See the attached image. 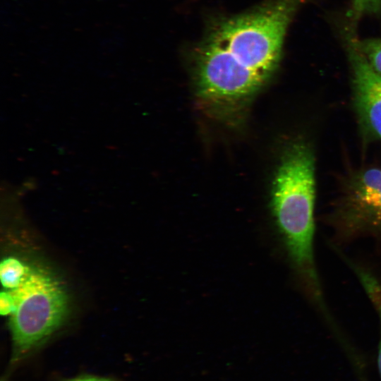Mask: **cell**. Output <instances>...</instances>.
I'll use <instances>...</instances> for the list:
<instances>
[{
  "instance_id": "cell-1",
  "label": "cell",
  "mask_w": 381,
  "mask_h": 381,
  "mask_svg": "<svg viewBox=\"0 0 381 381\" xmlns=\"http://www.w3.org/2000/svg\"><path fill=\"white\" fill-rule=\"evenodd\" d=\"M272 206L290 257L310 292L321 301L315 262V161L303 143L292 145L284 154L274 179Z\"/></svg>"
},
{
  "instance_id": "cell-2",
  "label": "cell",
  "mask_w": 381,
  "mask_h": 381,
  "mask_svg": "<svg viewBox=\"0 0 381 381\" xmlns=\"http://www.w3.org/2000/svg\"><path fill=\"white\" fill-rule=\"evenodd\" d=\"M299 0H278L220 23L208 38L265 80L276 69Z\"/></svg>"
},
{
  "instance_id": "cell-3",
  "label": "cell",
  "mask_w": 381,
  "mask_h": 381,
  "mask_svg": "<svg viewBox=\"0 0 381 381\" xmlns=\"http://www.w3.org/2000/svg\"><path fill=\"white\" fill-rule=\"evenodd\" d=\"M9 291L16 303L9 322L12 361L16 363L44 343L63 325L68 314V299L56 277L37 265H28L21 284Z\"/></svg>"
},
{
  "instance_id": "cell-4",
  "label": "cell",
  "mask_w": 381,
  "mask_h": 381,
  "mask_svg": "<svg viewBox=\"0 0 381 381\" xmlns=\"http://www.w3.org/2000/svg\"><path fill=\"white\" fill-rule=\"evenodd\" d=\"M199 95L212 103L243 100L258 90L265 79L238 63L224 48L207 38L198 54Z\"/></svg>"
},
{
  "instance_id": "cell-5",
  "label": "cell",
  "mask_w": 381,
  "mask_h": 381,
  "mask_svg": "<svg viewBox=\"0 0 381 381\" xmlns=\"http://www.w3.org/2000/svg\"><path fill=\"white\" fill-rule=\"evenodd\" d=\"M334 227L344 238L381 234V171L370 169L351 181L334 218Z\"/></svg>"
},
{
  "instance_id": "cell-6",
  "label": "cell",
  "mask_w": 381,
  "mask_h": 381,
  "mask_svg": "<svg viewBox=\"0 0 381 381\" xmlns=\"http://www.w3.org/2000/svg\"><path fill=\"white\" fill-rule=\"evenodd\" d=\"M348 52L358 114L368 129L381 138V74L370 66L351 42Z\"/></svg>"
},
{
  "instance_id": "cell-7",
  "label": "cell",
  "mask_w": 381,
  "mask_h": 381,
  "mask_svg": "<svg viewBox=\"0 0 381 381\" xmlns=\"http://www.w3.org/2000/svg\"><path fill=\"white\" fill-rule=\"evenodd\" d=\"M28 265L13 257L4 259L0 265V278L5 290L16 289L23 280Z\"/></svg>"
},
{
  "instance_id": "cell-8",
  "label": "cell",
  "mask_w": 381,
  "mask_h": 381,
  "mask_svg": "<svg viewBox=\"0 0 381 381\" xmlns=\"http://www.w3.org/2000/svg\"><path fill=\"white\" fill-rule=\"evenodd\" d=\"M350 42L365 57L370 66L381 74V39L373 38Z\"/></svg>"
},
{
  "instance_id": "cell-9",
  "label": "cell",
  "mask_w": 381,
  "mask_h": 381,
  "mask_svg": "<svg viewBox=\"0 0 381 381\" xmlns=\"http://www.w3.org/2000/svg\"><path fill=\"white\" fill-rule=\"evenodd\" d=\"M380 12L381 0H352V13L356 17Z\"/></svg>"
},
{
  "instance_id": "cell-10",
  "label": "cell",
  "mask_w": 381,
  "mask_h": 381,
  "mask_svg": "<svg viewBox=\"0 0 381 381\" xmlns=\"http://www.w3.org/2000/svg\"><path fill=\"white\" fill-rule=\"evenodd\" d=\"M16 307L15 300L12 294L7 290L0 294V313L2 315H11Z\"/></svg>"
},
{
  "instance_id": "cell-11",
  "label": "cell",
  "mask_w": 381,
  "mask_h": 381,
  "mask_svg": "<svg viewBox=\"0 0 381 381\" xmlns=\"http://www.w3.org/2000/svg\"><path fill=\"white\" fill-rule=\"evenodd\" d=\"M66 381H114L111 379L93 375H83L67 380Z\"/></svg>"
},
{
  "instance_id": "cell-12",
  "label": "cell",
  "mask_w": 381,
  "mask_h": 381,
  "mask_svg": "<svg viewBox=\"0 0 381 381\" xmlns=\"http://www.w3.org/2000/svg\"><path fill=\"white\" fill-rule=\"evenodd\" d=\"M377 308H378L379 315H380V322H381V304L377 306ZM378 368H379L380 375V377H381V340H380V347H379Z\"/></svg>"
}]
</instances>
